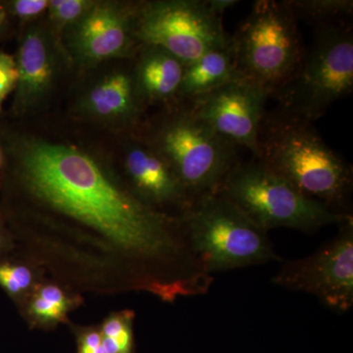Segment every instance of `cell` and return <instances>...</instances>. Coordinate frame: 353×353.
Instances as JSON below:
<instances>
[{"label":"cell","instance_id":"obj_1","mask_svg":"<svg viewBox=\"0 0 353 353\" xmlns=\"http://www.w3.org/2000/svg\"><path fill=\"white\" fill-rule=\"evenodd\" d=\"M20 154L30 192L112 241L136 262L148 292L166 301L208 294L214 276L192 252L179 218L113 185L92 158L74 146L32 139Z\"/></svg>","mask_w":353,"mask_h":353},{"label":"cell","instance_id":"obj_2","mask_svg":"<svg viewBox=\"0 0 353 353\" xmlns=\"http://www.w3.org/2000/svg\"><path fill=\"white\" fill-rule=\"evenodd\" d=\"M255 159L304 196L352 215V166L325 143L313 122L280 108L266 111Z\"/></svg>","mask_w":353,"mask_h":353},{"label":"cell","instance_id":"obj_3","mask_svg":"<svg viewBox=\"0 0 353 353\" xmlns=\"http://www.w3.org/2000/svg\"><path fill=\"white\" fill-rule=\"evenodd\" d=\"M179 219L192 252L212 275L281 261L268 232L219 192L192 199Z\"/></svg>","mask_w":353,"mask_h":353},{"label":"cell","instance_id":"obj_4","mask_svg":"<svg viewBox=\"0 0 353 353\" xmlns=\"http://www.w3.org/2000/svg\"><path fill=\"white\" fill-rule=\"evenodd\" d=\"M217 192L266 232L287 228L310 233L329 225L340 226L352 216L304 196L253 157L250 161L239 162Z\"/></svg>","mask_w":353,"mask_h":353},{"label":"cell","instance_id":"obj_5","mask_svg":"<svg viewBox=\"0 0 353 353\" xmlns=\"http://www.w3.org/2000/svg\"><path fill=\"white\" fill-rule=\"evenodd\" d=\"M240 75L272 94L294 76L305 55L297 21L285 1L259 0L231 37Z\"/></svg>","mask_w":353,"mask_h":353},{"label":"cell","instance_id":"obj_6","mask_svg":"<svg viewBox=\"0 0 353 353\" xmlns=\"http://www.w3.org/2000/svg\"><path fill=\"white\" fill-rule=\"evenodd\" d=\"M152 148L169 164L192 199L217 192L240 162L238 146L197 117L185 101L157 128Z\"/></svg>","mask_w":353,"mask_h":353},{"label":"cell","instance_id":"obj_7","mask_svg":"<svg viewBox=\"0 0 353 353\" xmlns=\"http://www.w3.org/2000/svg\"><path fill=\"white\" fill-rule=\"evenodd\" d=\"M353 90L352 26L315 30L294 76L271 97L279 108L314 122Z\"/></svg>","mask_w":353,"mask_h":353},{"label":"cell","instance_id":"obj_8","mask_svg":"<svg viewBox=\"0 0 353 353\" xmlns=\"http://www.w3.org/2000/svg\"><path fill=\"white\" fill-rule=\"evenodd\" d=\"M136 39L157 46L185 64L231 44L222 17L206 0H174L143 4L137 10Z\"/></svg>","mask_w":353,"mask_h":353},{"label":"cell","instance_id":"obj_9","mask_svg":"<svg viewBox=\"0 0 353 353\" xmlns=\"http://www.w3.org/2000/svg\"><path fill=\"white\" fill-rule=\"evenodd\" d=\"M272 284L317 297L334 312L353 306V218L340 225L336 236L304 259L282 264Z\"/></svg>","mask_w":353,"mask_h":353},{"label":"cell","instance_id":"obj_10","mask_svg":"<svg viewBox=\"0 0 353 353\" xmlns=\"http://www.w3.org/2000/svg\"><path fill=\"white\" fill-rule=\"evenodd\" d=\"M269 99L270 94L263 88L241 78L185 102L217 134L257 158L260 128Z\"/></svg>","mask_w":353,"mask_h":353},{"label":"cell","instance_id":"obj_11","mask_svg":"<svg viewBox=\"0 0 353 353\" xmlns=\"http://www.w3.org/2000/svg\"><path fill=\"white\" fill-rule=\"evenodd\" d=\"M137 10L111 4H94L79 20L74 38L77 51L90 61H101L129 52L136 38Z\"/></svg>","mask_w":353,"mask_h":353},{"label":"cell","instance_id":"obj_12","mask_svg":"<svg viewBox=\"0 0 353 353\" xmlns=\"http://www.w3.org/2000/svg\"><path fill=\"white\" fill-rule=\"evenodd\" d=\"M125 165L138 199L150 208L153 204H176L183 211L192 201L171 167L152 146L132 145Z\"/></svg>","mask_w":353,"mask_h":353},{"label":"cell","instance_id":"obj_13","mask_svg":"<svg viewBox=\"0 0 353 353\" xmlns=\"http://www.w3.org/2000/svg\"><path fill=\"white\" fill-rule=\"evenodd\" d=\"M16 63L18 82L15 106L18 110L25 111L48 92L54 74L52 52L41 31L32 30L26 34Z\"/></svg>","mask_w":353,"mask_h":353},{"label":"cell","instance_id":"obj_14","mask_svg":"<svg viewBox=\"0 0 353 353\" xmlns=\"http://www.w3.org/2000/svg\"><path fill=\"white\" fill-rule=\"evenodd\" d=\"M185 67L166 50L145 44L134 80L139 99L148 102L179 99Z\"/></svg>","mask_w":353,"mask_h":353},{"label":"cell","instance_id":"obj_15","mask_svg":"<svg viewBox=\"0 0 353 353\" xmlns=\"http://www.w3.org/2000/svg\"><path fill=\"white\" fill-rule=\"evenodd\" d=\"M241 78L243 77L236 68L231 44L221 50L209 51L199 59L185 64L179 99L192 101Z\"/></svg>","mask_w":353,"mask_h":353},{"label":"cell","instance_id":"obj_16","mask_svg":"<svg viewBox=\"0 0 353 353\" xmlns=\"http://www.w3.org/2000/svg\"><path fill=\"white\" fill-rule=\"evenodd\" d=\"M139 99L132 76L117 72L95 85L87 99L88 110L99 117L131 118Z\"/></svg>","mask_w":353,"mask_h":353},{"label":"cell","instance_id":"obj_17","mask_svg":"<svg viewBox=\"0 0 353 353\" xmlns=\"http://www.w3.org/2000/svg\"><path fill=\"white\" fill-rule=\"evenodd\" d=\"M296 21L313 26L315 30L352 26V0H288Z\"/></svg>","mask_w":353,"mask_h":353},{"label":"cell","instance_id":"obj_18","mask_svg":"<svg viewBox=\"0 0 353 353\" xmlns=\"http://www.w3.org/2000/svg\"><path fill=\"white\" fill-rule=\"evenodd\" d=\"M92 6V2L85 0H51L48 8L51 20L63 27L81 20Z\"/></svg>","mask_w":353,"mask_h":353},{"label":"cell","instance_id":"obj_19","mask_svg":"<svg viewBox=\"0 0 353 353\" xmlns=\"http://www.w3.org/2000/svg\"><path fill=\"white\" fill-rule=\"evenodd\" d=\"M17 82V63L12 57L0 51V109Z\"/></svg>","mask_w":353,"mask_h":353},{"label":"cell","instance_id":"obj_20","mask_svg":"<svg viewBox=\"0 0 353 353\" xmlns=\"http://www.w3.org/2000/svg\"><path fill=\"white\" fill-rule=\"evenodd\" d=\"M32 314L44 323L59 322L64 319L67 311L58 307L54 304L44 301L38 296H34L30 307Z\"/></svg>","mask_w":353,"mask_h":353},{"label":"cell","instance_id":"obj_21","mask_svg":"<svg viewBox=\"0 0 353 353\" xmlns=\"http://www.w3.org/2000/svg\"><path fill=\"white\" fill-rule=\"evenodd\" d=\"M50 6L48 0H17L14 2L13 11L21 18H34L43 12Z\"/></svg>","mask_w":353,"mask_h":353},{"label":"cell","instance_id":"obj_22","mask_svg":"<svg viewBox=\"0 0 353 353\" xmlns=\"http://www.w3.org/2000/svg\"><path fill=\"white\" fill-rule=\"evenodd\" d=\"M78 353H108L102 347L101 332L90 330L79 334Z\"/></svg>","mask_w":353,"mask_h":353},{"label":"cell","instance_id":"obj_23","mask_svg":"<svg viewBox=\"0 0 353 353\" xmlns=\"http://www.w3.org/2000/svg\"><path fill=\"white\" fill-rule=\"evenodd\" d=\"M36 296L41 297L44 301L54 304V305L58 306V307L64 309V310L66 311H68L70 305H71V301L67 299L64 292H62L59 288L57 287V285H50L41 287Z\"/></svg>","mask_w":353,"mask_h":353},{"label":"cell","instance_id":"obj_24","mask_svg":"<svg viewBox=\"0 0 353 353\" xmlns=\"http://www.w3.org/2000/svg\"><path fill=\"white\" fill-rule=\"evenodd\" d=\"M6 266L7 271L18 283L22 290L27 289L31 285L32 274L29 269L22 266H8V265H6Z\"/></svg>","mask_w":353,"mask_h":353},{"label":"cell","instance_id":"obj_25","mask_svg":"<svg viewBox=\"0 0 353 353\" xmlns=\"http://www.w3.org/2000/svg\"><path fill=\"white\" fill-rule=\"evenodd\" d=\"M0 284L3 285L11 294H19L20 292H22L20 285L7 271L6 265L0 266Z\"/></svg>","mask_w":353,"mask_h":353},{"label":"cell","instance_id":"obj_26","mask_svg":"<svg viewBox=\"0 0 353 353\" xmlns=\"http://www.w3.org/2000/svg\"><path fill=\"white\" fill-rule=\"evenodd\" d=\"M209 9L216 15L222 17L223 14L226 12L228 9L239 3L236 0H206Z\"/></svg>","mask_w":353,"mask_h":353},{"label":"cell","instance_id":"obj_27","mask_svg":"<svg viewBox=\"0 0 353 353\" xmlns=\"http://www.w3.org/2000/svg\"><path fill=\"white\" fill-rule=\"evenodd\" d=\"M0 162H1V154H0Z\"/></svg>","mask_w":353,"mask_h":353}]
</instances>
